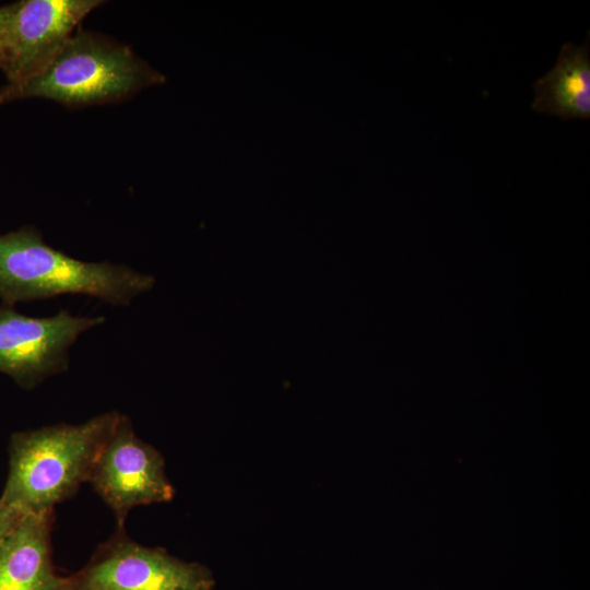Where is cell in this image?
<instances>
[{"mask_svg": "<svg viewBox=\"0 0 590 590\" xmlns=\"http://www.w3.org/2000/svg\"><path fill=\"white\" fill-rule=\"evenodd\" d=\"M153 284L152 275L126 264L70 257L48 245L33 226L0 235V299L4 305L86 295L128 306Z\"/></svg>", "mask_w": 590, "mask_h": 590, "instance_id": "cell-1", "label": "cell"}, {"mask_svg": "<svg viewBox=\"0 0 590 590\" xmlns=\"http://www.w3.org/2000/svg\"><path fill=\"white\" fill-rule=\"evenodd\" d=\"M165 81L130 46L79 27L40 73L5 84L0 90V105L27 98H45L70 108L111 104Z\"/></svg>", "mask_w": 590, "mask_h": 590, "instance_id": "cell-2", "label": "cell"}, {"mask_svg": "<svg viewBox=\"0 0 590 590\" xmlns=\"http://www.w3.org/2000/svg\"><path fill=\"white\" fill-rule=\"evenodd\" d=\"M120 413L105 412L78 424L14 433L9 475L0 499L27 514L54 510L88 481Z\"/></svg>", "mask_w": 590, "mask_h": 590, "instance_id": "cell-3", "label": "cell"}, {"mask_svg": "<svg viewBox=\"0 0 590 590\" xmlns=\"http://www.w3.org/2000/svg\"><path fill=\"white\" fill-rule=\"evenodd\" d=\"M71 590H214L211 570L163 547L131 540L125 529L101 544L90 562L70 576Z\"/></svg>", "mask_w": 590, "mask_h": 590, "instance_id": "cell-4", "label": "cell"}, {"mask_svg": "<svg viewBox=\"0 0 590 590\" xmlns=\"http://www.w3.org/2000/svg\"><path fill=\"white\" fill-rule=\"evenodd\" d=\"M88 482L114 511L118 529H125L133 507L166 503L175 495L162 453L140 439L130 418L121 413L96 458Z\"/></svg>", "mask_w": 590, "mask_h": 590, "instance_id": "cell-5", "label": "cell"}, {"mask_svg": "<svg viewBox=\"0 0 590 590\" xmlns=\"http://www.w3.org/2000/svg\"><path fill=\"white\" fill-rule=\"evenodd\" d=\"M104 316H74L60 310L50 317H30L13 306H0V373L25 389L69 368V351L85 331L105 322Z\"/></svg>", "mask_w": 590, "mask_h": 590, "instance_id": "cell-6", "label": "cell"}, {"mask_svg": "<svg viewBox=\"0 0 590 590\" xmlns=\"http://www.w3.org/2000/svg\"><path fill=\"white\" fill-rule=\"evenodd\" d=\"M101 0H21L10 3L0 46L7 84L40 73Z\"/></svg>", "mask_w": 590, "mask_h": 590, "instance_id": "cell-7", "label": "cell"}, {"mask_svg": "<svg viewBox=\"0 0 590 590\" xmlns=\"http://www.w3.org/2000/svg\"><path fill=\"white\" fill-rule=\"evenodd\" d=\"M54 510L26 514L0 544V590H71L51 559Z\"/></svg>", "mask_w": 590, "mask_h": 590, "instance_id": "cell-8", "label": "cell"}, {"mask_svg": "<svg viewBox=\"0 0 590 590\" xmlns=\"http://www.w3.org/2000/svg\"><path fill=\"white\" fill-rule=\"evenodd\" d=\"M589 36L580 46L565 43L554 67L534 82L533 110L563 120L590 118Z\"/></svg>", "mask_w": 590, "mask_h": 590, "instance_id": "cell-9", "label": "cell"}, {"mask_svg": "<svg viewBox=\"0 0 590 590\" xmlns=\"http://www.w3.org/2000/svg\"><path fill=\"white\" fill-rule=\"evenodd\" d=\"M27 512L0 499V544Z\"/></svg>", "mask_w": 590, "mask_h": 590, "instance_id": "cell-10", "label": "cell"}, {"mask_svg": "<svg viewBox=\"0 0 590 590\" xmlns=\"http://www.w3.org/2000/svg\"><path fill=\"white\" fill-rule=\"evenodd\" d=\"M10 4L0 7V46L3 39L8 17H9Z\"/></svg>", "mask_w": 590, "mask_h": 590, "instance_id": "cell-11", "label": "cell"}]
</instances>
